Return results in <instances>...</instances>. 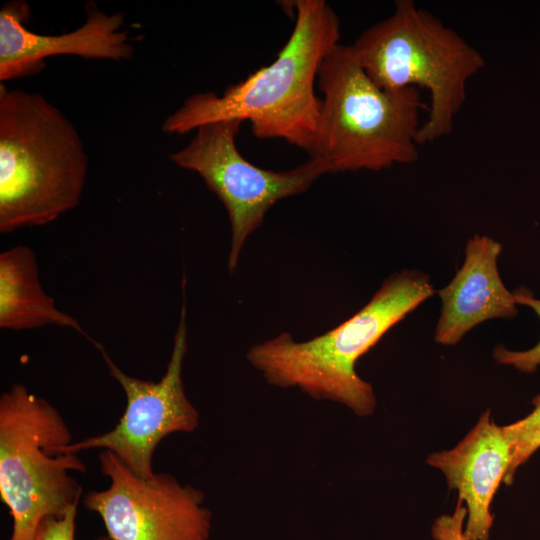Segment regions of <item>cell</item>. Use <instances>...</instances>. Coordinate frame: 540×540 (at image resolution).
<instances>
[{"mask_svg": "<svg viewBox=\"0 0 540 540\" xmlns=\"http://www.w3.org/2000/svg\"><path fill=\"white\" fill-rule=\"evenodd\" d=\"M30 5L12 0L0 9V81L33 76L45 68V59L75 55L86 59L127 61L134 55L122 12L107 14L94 4L86 5V21L77 29L60 35L30 31Z\"/></svg>", "mask_w": 540, "mask_h": 540, "instance_id": "10", "label": "cell"}, {"mask_svg": "<svg viewBox=\"0 0 540 540\" xmlns=\"http://www.w3.org/2000/svg\"><path fill=\"white\" fill-rule=\"evenodd\" d=\"M501 251V244L489 236L475 235L467 241L462 266L438 291L442 308L434 334L437 343L455 345L486 320L517 315L513 292L505 287L498 271Z\"/></svg>", "mask_w": 540, "mask_h": 540, "instance_id": "12", "label": "cell"}, {"mask_svg": "<svg viewBox=\"0 0 540 540\" xmlns=\"http://www.w3.org/2000/svg\"><path fill=\"white\" fill-rule=\"evenodd\" d=\"M71 433L60 413L21 383L0 397V498L13 520L9 540H34L47 517H61L79 502L84 473L77 453H64Z\"/></svg>", "mask_w": 540, "mask_h": 540, "instance_id": "6", "label": "cell"}, {"mask_svg": "<svg viewBox=\"0 0 540 540\" xmlns=\"http://www.w3.org/2000/svg\"><path fill=\"white\" fill-rule=\"evenodd\" d=\"M99 462L110 486L88 492L84 506L100 515L111 540H209L211 512L200 489L169 473L139 477L110 450Z\"/></svg>", "mask_w": 540, "mask_h": 540, "instance_id": "9", "label": "cell"}, {"mask_svg": "<svg viewBox=\"0 0 540 540\" xmlns=\"http://www.w3.org/2000/svg\"><path fill=\"white\" fill-rule=\"evenodd\" d=\"M467 518V508L458 500L452 514L439 516L431 527V534L435 540H467L464 533V522Z\"/></svg>", "mask_w": 540, "mask_h": 540, "instance_id": "17", "label": "cell"}, {"mask_svg": "<svg viewBox=\"0 0 540 540\" xmlns=\"http://www.w3.org/2000/svg\"><path fill=\"white\" fill-rule=\"evenodd\" d=\"M433 294L424 273L397 272L365 306L335 328L302 342L283 332L253 345L247 360L271 385L298 388L316 400L337 402L358 416H369L375 411L376 398L372 385L356 373L357 360Z\"/></svg>", "mask_w": 540, "mask_h": 540, "instance_id": "2", "label": "cell"}, {"mask_svg": "<svg viewBox=\"0 0 540 540\" xmlns=\"http://www.w3.org/2000/svg\"><path fill=\"white\" fill-rule=\"evenodd\" d=\"M71 328L93 341L81 324L58 309L39 280L36 255L26 245H17L0 254V327L29 330L44 326Z\"/></svg>", "mask_w": 540, "mask_h": 540, "instance_id": "13", "label": "cell"}, {"mask_svg": "<svg viewBox=\"0 0 540 540\" xmlns=\"http://www.w3.org/2000/svg\"><path fill=\"white\" fill-rule=\"evenodd\" d=\"M317 83L323 99L309 155L328 173L379 171L418 159L420 112L428 110L419 89L380 88L342 44L323 59Z\"/></svg>", "mask_w": 540, "mask_h": 540, "instance_id": "4", "label": "cell"}, {"mask_svg": "<svg viewBox=\"0 0 540 540\" xmlns=\"http://www.w3.org/2000/svg\"><path fill=\"white\" fill-rule=\"evenodd\" d=\"M291 3L295 25L276 59L221 96H190L163 121L164 133L183 135L212 122L249 120L255 137L280 138L311 152L321 109L314 85L323 59L340 44V22L324 0Z\"/></svg>", "mask_w": 540, "mask_h": 540, "instance_id": "1", "label": "cell"}, {"mask_svg": "<svg viewBox=\"0 0 540 540\" xmlns=\"http://www.w3.org/2000/svg\"><path fill=\"white\" fill-rule=\"evenodd\" d=\"M88 156L72 121L42 94L0 84V232L54 222L78 206Z\"/></svg>", "mask_w": 540, "mask_h": 540, "instance_id": "3", "label": "cell"}, {"mask_svg": "<svg viewBox=\"0 0 540 540\" xmlns=\"http://www.w3.org/2000/svg\"><path fill=\"white\" fill-rule=\"evenodd\" d=\"M350 46L380 88H423L429 93L419 146L452 132L466 102L468 83L486 65L477 48L412 0H397L387 18L366 29Z\"/></svg>", "mask_w": 540, "mask_h": 540, "instance_id": "5", "label": "cell"}, {"mask_svg": "<svg viewBox=\"0 0 540 540\" xmlns=\"http://www.w3.org/2000/svg\"><path fill=\"white\" fill-rule=\"evenodd\" d=\"M511 460L503 426L494 423L489 410L455 447L428 456L427 464L444 474L448 486L457 491L458 500L467 508V540H489L494 519L490 506Z\"/></svg>", "mask_w": 540, "mask_h": 540, "instance_id": "11", "label": "cell"}, {"mask_svg": "<svg viewBox=\"0 0 540 540\" xmlns=\"http://www.w3.org/2000/svg\"><path fill=\"white\" fill-rule=\"evenodd\" d=\"M241 124L240 120H225L202 125L184 148L169 156L179 167L199 174L224 205L231 227L230 273L236 270L244 243L267 211L277 201L308 190L328 173L325 163L316 157L287 171L255 166L236 146Z\"/></svg>", "mask_w": 540, "mask_h": 540, "instance_id": "7", "label": "cell"}, {"mask_svg": "<svg viewBox=\"0 0 540 540\" xmlns=\"http://www.w3.org/2000/svg\"><path fill=\"white\" fill-rule=\"evenodd\" d=\"M78 503L61 517H47L39 525L34 540H75V521ZM95 540H111L108 535Z\"/></svg>", "mask_w": 540, "mask_h": 540, "instance_id": "16", "label": "cell"}, {"mask_svg": "<svg viewBox=\"0 0 540 540\" xmlns=\"http://www.w3.org/2000/svg\"><path fill=\"white\" fill-rule=\"evenodd\" d=\"M533 410L522 419L503 426L510 444L512 460L504 479L511 485L517 469L540 448V394L532 400Z\"/></svg>", "mask_w": 540, "mask_h": 540, "instance_id": "14", "label": "cell"}, {"mask_svg": "<svg viewBox=\"0 0 540 540\" xmlns=\"http://www.w3.org/2000/svg\"><path fill=\"white\" fill-rule=\"evenodd\" d=\"M516 304L528 306L540 318V299L533 296L532 292L524 287H519L513 292ZM493 358L498 364L508 365L524 373H533L540 367V340L532 348L524 351H513L499 345L493 350Z\"/></svg>", "mask_w": 540, "mask_h": 540, "instance_id": "15", "label": "cell"}, {"mask_svg": "<svg viewBox=\"0 0 540 540\" xmlns=\"http://www.w3.org/2000/svg\"><path fill=\"white\" fill-rule=\"evenodd\" d=\"M101 352L113 377L122 387L127 400L125 411L114 429L72 442L62 447L64 453L104 448L114 453L135 475L152 478L154 450L162 439L172 433L194 432L199 426V413L185 394L182 369L187 351L186 306L182 304L167 369L157 381H147L124 373L110 358L101 344Z\"/></svg>", "mask_w": 540, "mask_h": 540, "instance_id": "8", "label": "cell"}]
</instances>
